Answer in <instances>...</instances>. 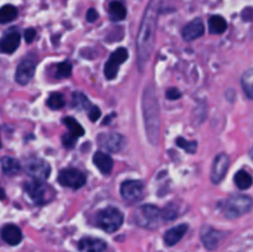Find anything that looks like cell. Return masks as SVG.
<instances>
[{"label": "cell", "instance_id": "cell-1", "mask_svg": "<svg viewBox=\"0 0 253 252\" xmlns=\"http://www.w3.org/2000/svg\"><path fill=\"white\" fill-rule=\"evenodd\" d=\"M160 7L161 0H151L148 2L147 7H146L142 21H141L137 41H136V46H137V64L140 71H143L146 63L150 59L153 47H155V36L156 29H157Z\"/></svg>", "mask_w": 253, "mask_h": 252}, {"label": "cell", "instance_id": "cell-2", "mask_svg": "<svg viewBox=\"0 0 253 252\" xmlns=\"http://www.w3.org/2000/svg\"><path fill=\"white\" fill-rule=\"evenodd\" d=\"M142 113L148 141L152 145H157L160 140V109L152 85L146 86L143 90Z\"/></svg>", "mask_w": 253, "mask_h": 252}, {"label": "cell", "instance_id": "cell-3", "mask_svg": "<svg viewBox=\"0 0 253 252\" xmlns=\"http://www.w3.org/2000/svg\"><path fill=\"white\" fill-rule=\"evenodd\" d=\"M220 210L227 219H236L252 210L253 199L249 195L235 194L221 203Z\"/></svg>", "mask_w": 253, "mask_h": 252}, {"label": "cell", "instance_id": "cell-4", "mask_svg": "<svg viewBox=\"0 0 253 252\" xmlns=\"http://www.w3.org/2000/svg\"><path fill=\"white\" fill-rule=\"evenodd\" d=\"M133 220L136 224L145 229H156L163 221H166L163 209L152 204L142 205L133 214Z\"/></svg>", "mask_w": 253, "mask_h": 252}, {"label": "cell", "instance_id": "cell-5", "mask_svg": "<svg viewBox=\"0 0 253 252\" xmlns=\"http://www.w3.org/2000/svg\"><path fill=\"white\" fill-rule=\"evenodd\" d=\"M25 190L31 198V200L36 204L42 205L46 203L51 202L56 195L53 188L49 184H46L44 180H37L32 179L30 182L25 183Z\"/></svg>", "mask_w": 253, "mask_h": 252}, {"label": "cell", "instance_id": "cell-6", "mask_svg": "<svg viewBox=\"0 0 253 252\" xmlns=\"http://www.w3.org/2000/svg\"><path fill=\"white\" fill-rule=\"evenodd\" d=\"M96 222L100 229L106 232H115L124 222V214L114 207H108L100 210L96 215Z\"/></svg>", "mask_w": 253, "mask_h": 252}, {"label": "cell", "instance_id": "cell-7", "mask_svg": "<svg viewBox=\"0 0 253 252\" xmlns=\"http://www.w3.org/2000/svg\"><path fill=\"white\" fill-rule=\"evenodd\" d=\"M120 193L125 202H127L128 204H135L143 198V193H145L143 183L136 179L125 180L121 184Z\"/></svg>", "mask_w": 253, "mask_h": 252}, {"label": "cell", "instance_id": "cell-8", "mask_svg": "<svg viewBox=\"0 0 253 252\" xmlns=\"http://www.w3.org/2000/svg\"><path fill=\"white\" fill-rule=\"evenodd\" d=\"M58 182L63 187L79 189V188L85 184L86 179L85 175L81 170L76 169V168H66V169H62L61 173H59Z\"/></svg>", "mask_w": 253, "mask_h": 252}, {"label": "cell", "instance_id": "cell-9", "mask_svg": "<svg viewBox=\"0 0 253 252\" xmlns=\"http://www.w3.org/2000/svg\"><path fill=\"white\" fill-rule=\"evenodd\" d=\"M96 142L101 148L109 151V152H119L124 148L126 140L120 133L103 132L98 136Z\"/></svg>", "mask_w": 253, "mask_h": 252}, {"label": "cell", "instance_id": "cell-10", "mask_svg": "<svg viewBox=\"0 0 253 252\" xmlns=\"http://www.w3.org/2000/svg\"><path fill=\"white\" fill-rule=\"evenodd\" d=\"M25 169L34 179L37 180H46L51 173V167H49L48 163L41 158L36 157H32L26 161Z\"/></svg>", "mask_w": 253, "mask_h": 252}, {"label": "cell", "instance_id": "cell-11", "mask_svg": "<svg viewBox=\"0 0 253 252\" xmlns=\"http://www.w3.org/2000/svg\"><path fill=\"white\" fill-rule=\"evenodd\" d=\"M127 49L124 48V47L118 48L115 52H113V54L110 56V59L106 62L105 67H104V74H105L106 79L115 78L119 72V67L127 59Z\"/></svg>", "mask_w": 253, "mask_h": 252}, {"label": "cell", "instance_id": "cell-12", "mask_svg": "<svg viewBox=\"0 0 253 252\" xmlns=\"http://www.w3.org/2000/svg\"><path fill=\"white\" fill-rule=\"evenodd\" d=\"M35 71H36V62L31 57H27V58L22 59L17 66L15 79L21 85H26L34 77Z\"/></svg>", "mask_w": 253, "mask_h": 252}, {"label": "cell", "instance_id": "cell-13", "mask_svg": "<svg viewBox=\"0 0 253 252\" xmlns=\"http://www.w3.org/2000/svg\"><path fill=\"white\" fill-rule=\"evenodd\" d=\"M230 166V158L226 153H220L215 157L211 167V182L214 184H219L226 175Z\"/></svg>", "mask_w": 253, "mask_h": 252}, {"label": "cell", "instance_id": "cell-14", "mask_svg": "<svg viewBox=\"0 0 253 252\" xmlns=\"http://www.w3.org/2000/svg\"><path fill=\"white\" fill-rule=\"evenodd\" d=\"M222 236H224V234L221 231L215 230L214 227L209 226V225L203 226L202 231H200V239H202L203 245L209 251H214V250L217 249Z\"/></svg>", "mask_w": 253, "mask_h": 252}, {"label": "cell", "instance_id": "cell-15", "mask_svg": "<svg viewBox=\"0 0 253 252\" xmlns=\"http://www.w3.org/2000/svg\"><path fill=\"white\" fill-rule=\"evenodd\" d=\"M20 41H21L20 32L16 30H11L0 40V51L4 53H14L19 47Z\"/></svg>", "mask_w": 253, "mask_h": 252}, {"label": "cell", "instance_id": "cell-16", "mask_svg": "<svg viewBox=\"0 0 253 252\" xmlns=\"http://www.w3.org/2000/svg\"><path fill=\"white\" fill-rule=\"evenodd\" d=\"M204 31L205 27L202 20L195 19L193 20V21H190L188 25H185L184 29H183L182 31V35L183 39H184L185 41H194V40L203 36V35H204Z\"/></svg>", "mask_w": 253, "mask_h": 252}, {"label": "cell", "instance_id": "cell-17", "mask_svg": "<svg viewBox=\"0 0 253 252\" xmlns=\"http://www.w3.org/2000/svg\"><path fill=\"white\" fill-rule=\"evenodd\" d=\"M78 249L82 252H104L106 250V242L96 237H83L78 242Z\"/></svg>", "mask_w": 253, "mask_h": 252}, {"label": "cell", "instance_id": "cell-18", "mask_svg": "<svg viewBox=\"0 0 253 252\" xmlns=\"http://www.w3.org/2000/svg\"><path fill=\"white\" fill-rule=\"evenodd\" d=\"M1 239L6 242L7 245L16 246L22 241V232L16 225H5L1 230Z\"/></svg>", "mask_w": 253, "mask_h": 252}, {"label": "cell", "instance_id": "cell-19", "mask_svg": "<svg viewBox=\"0 0 253 252\" xmlns=\"http://www.w3.org/2000/svg\"><path fill=\"white\" fill-rule=\"evenodd\" d=\"M93 162L94 165H95V167L98 168L103 174H110L111 170H113V158H111L108 153L98 151V152L94 153Z\"/></svg>", "mask_w": 253, "mask_h": 252}, {"label": "cell", "instance_id": "cell-20", "mask_svg": "<svg viewBox=\"0 0 253 252\" xmlns=\"http://www.w3.org/2000/svg\"><path fill=\"white\" fill-rule=\"evenodd\" d=\"M188 230L187 224H180L178 226L172 227V229L168 230L165 234V242L167 246H174L175 244L180 241L183 239V236L185 235Z\"/></svg>", "mask_w": 253, "mask_h": 252}, {"label": "cell", "instance_id": "cell-21", "mask_svg": "<svg viewBox=\"0 0 253 252\" xmlns=\"http://www.w3.org/2000/svg\"><path fill=\"white\" fill-rule=\"evenodd\" d=\"M0 165H1L2 172L7 175L17 174L20 169H21V165H20L19 161L12 157H9V156L2 157L1 161H0Z\"/></svg>", "mask_w": 253, "mask_h": 252}, {"label": "cell", "instance_id": "cell-22", "mask_svg": "<svg viewBox=\"0 0 253 252\" xmlns=\"http://www.w3.org/2000/svg\"><path fill=\"white\" fill-rule=\"evenodd\" d=\"M226 29H227V22L224 17L220 16V15H215V16L210 17L209 20L210 34L221 35L226 31Z\"/></svg>", "mask_w": 253, "mask_h": 252}, {"label": "cell", "instance_id": "cell-23", "mask_svg": "<svg viewBox=\"0 0 253 252\" xmlns=\"http://www.w3.org/2000/svg\"><path fill=\"white\" fill-rule=\"evenodd\" d=\"M72 106H73L76 110L83 111V110H89L91 108L90 101L86 98L85 94L81 93V91H76L72 95Z\"/></svg>", "mask_w": 253, "mask_h": 252}, {"label": "cell", "instance_id": "cell-24", "mask_svg": "<svg viewBox=\"0 0 253 252\" xmlns=\"http://www.w3.org/2000/svg\"><path fill=\"white\" fill-rule=\"evenodd\" d=\"M109 14L113 21H120L126 16V7L124 6L123 2L113 1L109 5Z\"/></svg>", "mask_w": 253, "mask_h": 252}, {"label": "cell", "instance_id": "cell-25", "mask_svg": "<svg viewBox=\"0 0 253 252\" xmlns=\"http://www.w3.org/2000/svg\"><path fill=\"white\" fill-rule=\"evenodd\" d=\"M235 183H236V185L240 189H249V188L253 184V178L249 172L241 169L236 173V175H235Z\"/></svg>", "mask_w": 253, "mask_h": 252}, {"label": "cell", "instance_id": "cell-26", "mask_svg": "<svg viewBox=\"0 0 253 252\" xmlns=\"http://www.w3.org/2000/svg\"><path fill=\"white\" fill-rule=\"evenodd\" d=\"M241 84L247 98L253 99V68L247 69V71L242 74Z\"/></svg>", "mask_w": 253, "mask_h": 252}, {"label": "cell", "instance_id": "cell-27", "mask_svg": "<svg viewBox=\"0 0 253 252\" xmlns=\"http://www.w3.org/2000/svg\"><path fill=\"white\" fill-rule=\"evenodd\" d=\"M17 9L14 5H4L0 7V24H7L16 19Z\"/></svg>", "mask_w": 253, "mask_h": 252}, {"label": "cell", "instance_id": "cell-28", "mask_svg": "<svg viewBox=\"0 0 253 252\" xmlns=\"http://www.w3.org/2000/svg\"><path fill=\"white\" fill-rule=\"evenodd\" d=\"M63 124L69 130V133H71L72 136H74L76 138H79L81 136L84 135V128L82 127L73 118H64Z\"/></svg>", "mask_w": 253, "mask_h": 252}, {"label": "cell", "instance_id": "cell-29", "mask_svg": "<svg viewBox=\"0 0 253 252\" xmlns=\"http://www.w3.org/2000/svg\"><path fill=\"white\" fill-rule=\"evenodd\" d=\"M64 104H66V101H64L63 95H62L61 93L51 94V96H49L48 100H47V105H48V108L52 109V110L62 109L64 106Z\"/></svg>", "mask_w": 253, "mask_h": 252}, {"label": "cell", "instance_id": "cell-30", "mask_svg": "<svg viewBox=\"0 0 253 252\" xmlns=\"http://www.w3.org/2000/svg\"><path fill=\"white\" fill-rule=\"evenodd\" d=\"M175 142H177L178 147L183 148V150L187 151L188 153H192V155L193 153L197 152V150H198V143L195 142V141H188V140H185V138L179 137V138H177V141H175Z\"/></svg>", "mask_w": 253, "mask_h": 252}, {"label": "cell", "instance_id": "cell-31", "mask_svg": "<svg viewBox=\"0 0 253 252\" xmlns=\"http://www.w3.org/2000/svg\"><path fill=\"white\" fill-rule=\"evenodd\" d=\"M72 74V64L69 62H62L57 66L56 76L58 78H67Z\"/></svg>", "mask_w": 253, "mask_h": 252}, {"label": "cell", "instance_id": "cell-32", "mask_svg": "<svg viewBox=\"0 0 253 252\" xmlns=\"http://www.w3.org/2000/svg\"><path fill=\"white\" fill-rule=\"evenodd\" d=\"M163 214H165L166 221H170V220H173L177 217L178 210H177V208H175V205L170 204L163 209Z\"/></svg>", "mask_w": 253, "mask_h": 252}, {"label": "cell", "instance_id": "cell-33", "mask_svg": "<svg viewBox=\"0 0 253 252\" xmlns=\"http://www.w3.org/2000/svg\"><path fill=\"white\" fill-rule=\"evenodd\" d=\"M77 140H78V138L72 136L71 133H64L63 137H62V142H63V146L66 148H73L74 145H76Z\"/></svg>", "mask_w": 253, "mask_h": 252}, {"label": "cell", "instance_id": "cell-34", "mask_svg": "<svg viewBox=\"0 0 253 252\" xmlns=\"http://www.w3.org/2000/svg\"><path fill=\"white\" fill-rule=\"evenodd\" d=\"M166 96L169 100H177V99H179L182 96V93L177 88H170L166 91Z\"/></svg>", "mask_w": 253, "mask_h": 252}, {"label": "cell", "instance_id": "cell-35", "mask_svg": "<svg viewBox=\"0 0 253 252\" xmlns=\"http://www.w3.org/2000/svg\"><path fill=\"white\" fill-rule=\"evenodd\" d=\"M100 115H101L100 109L95 105H91V108L89 109V119H90L91 121H96L99 118H100Z\"/></svg>", "mask_w": 253, "mask_h": 252}, {"label": "cell", "instance_id": "cell-36", "mask_svg": "<svg viewBox=\"0 0 253 252\" xmlns=\"http://www.w3.org/2000/svg\"><path fill=\"white\" fill-rule=\"evenodd\" d=\"M24 36H25V40H26V42H32L34 41L35 36H36V31H35L34 29H27L25 30L24 32Z\"/></svg>", "mask_w": 253, "mask_h": 252}, {"label": "cell", "instance_id": "cell-37", "mask_svg": "<svg viewBox=\"0 0 253 252\" xmlns=\"http://www.w3.org/2000/svg\"><path fill=\"white\" fill-rule=\"evenodd\" d=\"M99 17L98 12H96L95 9H89L88 12H86V21L88 22H94Z\"/></svg>", "mask_w": 253, "mask_h": 252}, {"label": "cell", "instance_id": "cell-38", "mask_svg": "<svg viewBox=\"0 0 253 252\" xmlns=\"http://www.w3.org/2000/svg\"><path fill=\"white\" fill-rule=\"evenodd\" d=\"M0 199H5V190L0 185Z\"/></svg>", "mask_w": 253, "mask_h": 252}, {"label": "cell", "instance_id": "cell-39", "mask_svg": "<svg viewBox=\"0 0 253 252\" xmlns=\"http://www.w3.org/2000/svg\"><path fill=\"white\" fill-rule=\"evenodd\" d=\"M250 156H251V158L253 160V147L251 148V151H250Z\"/></svg>", "mask_w": 253, "mask_h": 252}, {"label": "cell", "instance_id": "cell-40", "mask_svg": "<svg viewBox=\"0 0 253 252\" xmlns=\"http://www.w3.org/2000/svg\"><path fill=\"white\" fill-rule=\"evenodd\" d=\"M0 148H1V140H0Z\"/></svg>", "mask_w": 253, "mask_h": 252}]
</instances>
